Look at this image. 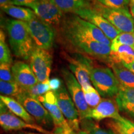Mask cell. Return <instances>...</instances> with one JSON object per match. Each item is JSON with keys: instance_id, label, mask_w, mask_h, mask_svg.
Wrapping results in <instances>:
<instances>
[{"instance_id": "1", "label": "cell", "mask_w": 134, "mask_h": 134, "mask_svg": "<svg viewBox=\"0 0 134 134\" xmlns=\"http://www.w3.org/2000/svg\"><path fill=\"white\" fill-rule=\"evenodd\" d=\"M6 27L14 54L24 60H29L35 46L26 22L9 19L6 22Z\"/></svg>"}, {"instance_id": "2", "label": "cell", "mask_w": 134, "mask_h": 134, "mask_svg": "<svg viewBox=\"0 0 134 134\" xmlns=\"http://www.w3.org/2000/svg\"><path fill=\"white\" fill-rule=\"evenodd\" d=\"M63 32L95 40L99 42L111 46V41L96 26L78 16H71L64 20Z\"/></svg>"}, {"instance_id": "3", "label": "cell", "mask_w": 134, "mask_h": 134, "mask_svg": "<svg viewBox=\"0 0 134 134\" xmlns=\"http://www.w3.org/2000/svg\"><path fill=\"white\" fill-rule=\"evenodd\" d=\"M90 79L94 87L104 98L116 96L119 91L120 84L110 68H92L90 71Z\"/></svg>"}, {"instance_id": "4", "label": "cell", "mask_w": 134, "mask_h": 134, "mask_svg": "<svg viewBox=\"0 0 134 134\" xmlns=\"http://www.w3.org/2000/svg\"><path fill=\"white\" fill-rule=\"evenodd\" d=\"M68 41L75 48L93 57L110 60V46L99 42L95 40L63 32Z\"/></svg>"}, {"instance_id": "5", "label": "cell", "mask_w": 134, "mask_h": 134, "mask_svg": "<svg viewBox=\"0 0 134 134\" xmlns=\"http://www.w3.org/2000/svg\"><path fill=\"white\" fill-rule=\"evenodd\" d=\"M26 23L35 47L46 50L52 48L55 41V32L51 26L37 16Z\"/></svg>"}, {"instance_id": "6", "label": "cell", "mask_w": 134, "mask_h": 134, "mask_svg": "<svg viewBox=\"0 0 134 134\" xmlns=\"http://www.w3.org/2000/svg\"><path fill=\"white\" fill-rule=\"evenodd\" d=\"M93 9L121 32H134V18L128 9H113L100 4Z\"/></svg>"}, {"instance_id": "7", "label": "cell", "mask_w": 134, "mask_h": 134, "mask_svg": "<svg viewBox=\"0 0 134 134\" xmlns=\"http://www.w3.org/2000/svg\"><path fill=\"white\" fill-rule=\"evenodd\" d=\"M37 99L49 113L52 119L53 125L57 130L56 134H69L74 132L62 113L54 92L48 91L46 94L38 97Z\"/></svg>"}, {"instance_id": "8", "label": "cell", "mask_w": 134, "mask_h": 134, "mask_svg": "<svg viewBox=\"0 0 134 134\" xmlns=\"http://www.w3.org/2000/svg\"><path fill=\"white\" fill-rule=\"evenodd\" d=\"M62 72L68 92L79 113L80 119H85L90 108L85 99L82 87L71 71L63 68Z\"/></svg>"}, {"instance_id": "9", "label": "cell", "mask_w": 134, "mask_h": 134, "mask_svg": "<svg viewBox=\"0 0 134 134\" xmlns=\"http://www.w3.org/2000/svg\"><path fill=\"white\" fill-rule=\"evenodd\" d=\"M16 99L38 124L46 127L51 126L52 124H53L49 113L37 99L30 96L24 90L16 96Z\"/></svg>"}, {"instance_id": "10", "label": "cell", "mask_w": 134, "mask_h": 134, "mask_svg": "<svg viewBox=\"0 0 134 134\" xmlns=\"http://www.w3.org/2000/svg\"><path fill=\"white\" fill-rule=\"evenodd\" d=\"M54 93L58 106L70 127L73 131H80L79 113L64 85H62L61 88Z\"/></svg>"}, {"instance_id": "11", "label": "cell", "mask_w": 134, "mask_h": 134, "mask_svg": "<svg viewBox=\"0 0 134 134\" xmlns=\"http://www.w3.org/2000/svg\"><path fill=\"white\" fill-rule=\"evenodd\" d=\"M29 62L30 66L38 83L49 80L52 57L47 50L35 47L30 57Z\"/></svg>"}, {"instance_id": "12", "label": "cell", "mask_w": 134, "mask_h": 134, "mask_svg": "<svg viewBox=\"0 0 134 134\" xmlns=\"http://www.w3.org/2000/svg\"><path fill=\"white\" fill-rule=\"evenodd\" d=\"M0 125L5 131H16L24 129L35 130L43 134H50L51 132L46 130L41 125L36 124H29L19 119L9 110L3 102L1 101Z\"/></svg>"}, {"instance_id": "13", "label": "cell", "mask_w": 134, "mask_h": 134, "mask_svg": "<svg viewBox=\"0 0 134 134\" xmlns=\"http://www.w3.org/2000/svg\"><path fill=\"white\" fill-rule=\"evenodd\" d=\"M75 13L82 19L92 23L101 30L105 36L111 41L121 33V32L116 29L105 18L92 8H85L79 10Z\"/></svg>"}, {"instance_id": "14", "label": "cell", "mask_w": 134, "mask_h": 134, "mask_svg": "<svg viewBox=\"0 0 134 134\" xmlns=\"http://www.w3.org/2000/svg\"><path fill=\"white\" fill-rule=\"evenodd\" d=\"M32 9L36 16L51 26H58L61 23L63 12L50 0H38Z\"/></svg>"}, {"instance_id": "15", "label": "cell", "mask_w": 134, "mask_h": 134, "mask_svg": "<svg viewBox=\"0 0 134 134\" xmlns=\"http://www.w3.org/2000/svg\"><path fill=\"white\" fill-rule=\"evenodd\" d=\"M116 102L110 99L102 98L96 108L90 109L85 119H93L99 121L104 119H116L120 116Z\"/></svg>"}, {"instance_id": "16", "label": "cell", "mask_w": 134, "mask_h": 134, "mask_svg": "<svg viewBox=\"0 0 134 134\" xmlns=\"http://www.w3.org/2000/svg\"><path fill=\"white\" fill-rule=\"evenodd\" d=\"M12 73L15 81L24 90H27L38 83L36 75L26 63L17 61L12 65Z\"/></svg>"}, {"instance_id": "17", "label": "cell", "mask_w": 134, "mask_h": 134, "mask_svg": "<svg viewBox=\"0 0 134 134\" xmlns=\"http://www.w3.org/2000/svg\"><path fill=\"white\" fill-rule=\"evenodd\" d=\"M70 69L81 87L91 85L90 71L93 67L87 60H70Z\"/></svg>"}, {"instance_id": "18", "label": "cell", "mask_w": 134, "mask_h": 134, "mask_svg": "<svg viewBox=\"0 0 134 134\" xmlns=\"http://www.w3.org/2000/svg\"><path fill=\"white\" fill-rule=\"evenodd\" d=\"M115 102L120 111L134 119V89L120 85L119 91L115 96Z\"/></svg>"}, {"instance_id": "19", "label": "cell", "mask_w": 134, "mask_h": 134, "mask_svg": "<svg viewBox=\"0 0 134 134\" xmlns=\"http://www.w3.org/2000/svg\"><path fill=\"white\" fill-rule=\"evenodd\" d=\"M0 100L6 105L8 109L16 116L22 119L29 124H36V120L29 114L23 105L19 101L11 97L0 96Z\"/></svg>"}, {"instance_id": "20", "label": "cell", "mask_w": 134, "mask_h": 134, "mask_svg": "<svg viewBox=\"0 0 134 134\" xmlns=\"http://www.w3.org/2000/svg\"><path fill=\"white\" fill-rule=\"evenodd\" d=\"M110 61L112 63L129 64L134 62V49L129 46L122 45L111 50Z\"/></svg>"}, {"instance_id": "21", "label": "cell", "mask_w": 134, "mask_h": 134, "mask_svg": "<svg viewBox=\"0 0 134 134\" xmlns=\"http://www.w3.org/2000/svg\"><path fill=\"white\" fill-rule=\"evenodd\" d=\"M4 11L11 17L24 22H28L33 19L37 16L36 13L30 8H24L23 6L9 5L1 8Z\"/></svg>"}, {"instance_id": "22", "label": "cell", "mask_w": 134, "mask_h": 134, "mask_svg": "<svg viewBox=\"0 0 134 134\" xmlns=\"http://www.w3.org/2000/svg\"><path fill=\"white\" fill-rule=\"evenodd\" d=\"M112 68L120 85L125 88L134 89V74L122 63H112Z\"/></svg>"}, {"instance_id": "23", "label": "cell", "mask_w": 134, "mask_h": 134, "mask_svg": "<svg viewBox=\"0 0 134 134\" xmlns=\"http://www.w3.org/2000/svg\"><path fill=\"white\" fill-rule=\"evenodd\" d=\"M62 12L76 13L89 7L87 0H50Z\"/></svg>"}, {"instance_id": "24", "label": "cell", "mask_w": 134, "mask_h": 134, "mask_svg": "<svg viewBox=\"0 0 134 134\" xmlns=\"http://www.w3.org/2000/svg\"><path fill=\"white\" fill-rule=\"evenodd\" d=\"M112 125L119 134H134V122L121 115L114 119Z\"/></svg>"}, {"instance_id": "25", "label": "cell", "mask_w": 134, "mask_h": 134, "mask_svg": "<svg viewBox=\"0 0 134 134\" xmlns=\"http://www.w3.org/2000/svg\"><path fill=\"white\" fill-rule=\"evenodd\" d=\"M85 99L90 109H93L98 105L101 100L100 94L92 85L82 87Z\"/></svg>"}, {"instance_id": "26", "label": "cell", "mask_w": 134, "mask_h": 134, "mask_svg": "<svg viewBox=\"0 0 134 134\" xmlns=\"http://www.w3.org/2000/svg\"><path fill=\"white\" fill-rule=\"evenodd\" d=\"M24 91L16 82H7L0 81V92L1 95L9 97L18 96Z\"/></svg>"}, {"instance_id": "27", "label": "cell", "mask_w": 134, "mask_h": 134, "mask_svg": "<svg viewBox=\"0 0 134 134\" xmlns=\"http://www.w3.org/2000/svg\"><path fill=\"white\" fill-rule=\"evenodd\" d=\"M129 46L134 49V32H121L111 41V50H115L119 46Z\"/></svg>"}, {"instance_id": "28", "label": "cell", "mask_w": 134, "mask_h": 134, "mask_svg": "<svg viewBox=\"0 0 134 134\" xmlns=\"http://www.w3.org/2000/svg\"><path fill=\"white\" fill-rule=\"evenodd\" d=\"M6 36L2 30L0 31V63H6L11 64L13 60L11 51L6 42Z\"/></svg>"}, {"instance_id": "29", "label": "cell", "mask_w": 134, "mask_h": 134, "mask_svg": "<svg viewBox=\"0 0 134 134\" xmlns=\"http://www.w3.org/2000/svg\"><path fill=\"white\" fill-rule=\"evenodd\" d=\"M27 93L29 94L30 96L34 98L37 99L38 97L43 96L46 94L50 90L49 85V80L47 81L43 82V83H38L35 85L34 86H32L31 88L27 90H24Z\"/></svg>"}, {"instance_id": "30", "label": "cell", "mask_w": 134, "mask_h": 134, "mask_svg": "<svg viewBox=\"0 0 134 134\" xmlns=\"http://www.w3.org/2000/svg\"><path fill=\"white\" fill-rule=\"evenodd\" d=\"M104 6L113 9H127L130 0H97Z\"/></svg>"}, {"instance_id": "31", "label": "cell", "mask_w": 134, "mask_h": 134, "mask_svg": "<svg viewBox=\"0 0 134 134\" xmlns=\"http://www.w3.org/2000/svg\"><path fill=\"white\" fill-rule=\"evenodd\" d=\"M0 79L4 81L16 82L12 73V66L11 64L0 63Z\"/></svg>"}, {"instance_id": "32", "label": "cell", "mask_w": 134, "mask_h": 134, "mask_svg": "<svg viewBox=\"0 0 134 134\" xmlns=\"http://www.w3.org/2000/svg\"><path fill=\"white\" fill-rule=\"evenodd\" d=\"M87 131L89 134H116L113 130L101 128L96 125L90 124L86 127Z\"/></svg>"}, {"instance_id": "33", "label": "cell", "mask_w": 134, "mask_h": 134, "mask_svg": "<svg viewBox=\"0 0 134 134\" xmlns=\"http://www.w3.org/2000/svg\"><path fill=\"white\" fill-rule=\"evenodd\" d=\"M38 0H11L13 5L18 6H26L31 8Z\"/></svg>"}, {"instance_id": "34", "label": "cell", "mask_w": 134, "mask_h": 134, "mask_svg": "<svg viewBox=\"0 0 134 134\" xmlns=\"http://www.w3.org/2000/svg\"><path fill=\"white\" fill-rule=\"evenodd\" d=\"M62 83L61 80L58 78H53L51 80H49V85L50 90L52 91L55 92L58 91L59 89L62 86Z\"/></svg>"}, {"instance_id": "35", "label": "cell", "mask_w": 134, "mask_h": 134, "mask_svg": "<svg viewBox=\"0 0 134 134\" xmlns=\"http://www.w3.org/2000/svg\"><path fill=\"white\" fill-rule=\"evenodd\" d=\"M11 4H12L11 0H0V5H1V8Z\"/></svg>"}, {"instance_id": "36", "label": "cell", "mask_w": 134, "mask_h": 134, "mask_svg": "<svg viewBox=\"0 0 134 134\" xmlns=\"http://www.w3.org/2000/svg\"><path fill=\"white\" fill-rule=\"evenodd\" d=\"M122 64L134 74V62L129 63V64H125V63H122Z\"/></svg>"}, {"instance_id": "37", "label": "cell", "mask_w": 134, "mask_h": 134, "mask_svg": "<svg viewBox=\"0 0 134 134\" xmlns=\"http://www.w3.org/2000/svg\"><path fill=\"white\" fill-rule=\"evenodd\" d=\"M75 134H89L88 132H86V131H83V130H80V131L77 132H75Z\"/></svg>"}, {"instance_id": "38", "label": "cell", "mask_w": 134, "mask_h": 134, "mask_svg": "<svg viewBox=\"0 0 134 134\" xmlns=\"http://www.w3.org/2000/svg\"><path fill=\"white\" fill-rule=\"evenodd\" d=\"M130 13H131L132 16L134 18V6H133V7H130Z\"/></svg>"}, {"instance_id": "39", "label": "cell", "mask_w": 134, "mask_h": 134, "mask_svg": "<svg viewBox=\"0 0 134 134\" xmlns=\"http://www.w3.org/2000/svg\"><path fill=\"white\" fill-rule=\"evenodd\" d=\"M129 5L130 7H133V6H134V0H130Z\"/></svg>"}, {"instance_id": "40", "label": "cell", "mask_w": 134, "mask_h": 134, "mask_svg": "<svg viewBox=\"0 0 134 134\" xmlns=\"http://www.w3.org/2000/svg\"><path fill=\"white\" fill-rule=\"evenodd\" d=\"M16 134H26V133H24V132H19V133H18Z\"/></svg>"}, {"instance_id": "41", "label": "cell", "mask_w": 134, "mask_h": 134, "mask_svg": "<svg viewBox=\"0 0 134 134\" xmlns=\"http://www.w3.org/2000/svg\"><path fill=\"white\" fill-rule=\"evenodd\" d=\"M28 134H40V133H28ZM42 134H43V133H42Z\"/></svg>"}, {"instance_id": "42", "label": "cell", "mask_w": 134, "mask_h": 134, "mask_svg": "<svg viewBox=\"0 0 134 134\" xmlns=\"http://www.w3.org/2000/svg\"><path fill=\"white\" fill-rule=\"evenodd\" d=\"M69 134H75V132H72V133H69Z\"/></svg>"}]
</instances>
